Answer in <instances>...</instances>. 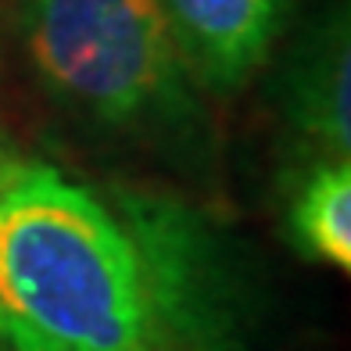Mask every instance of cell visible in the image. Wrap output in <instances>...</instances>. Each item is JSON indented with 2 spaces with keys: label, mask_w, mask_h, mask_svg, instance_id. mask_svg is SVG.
Wrapping results in <instances>:
<instances>
[{
  "label": "cell",
  "mask_w": 351,
  "mask_h": 351,
  "mask_svg": "<svg viewBox=\"0 0 351 351\" xmlns=\"http://www.w3.org/2000/svg\"><path fill=\"white\" fill-rule=\"evenodd\" d=\"M0 351H172L162 258L130 197L0 165Z\"/></svg>",
  "instance_id": "6da1fadb"
},
{
  "label": "cell",
  "mask_w": 351,
  "mask_h": 351,
  "mask_svg": "<svg viewBox=\"0 0 351 351\" xmlns=\"http://www.w3.org/2000/svg\"><path fill=\"white\" fill-rule=\"evenodd\" d=\"M40 90L104 136L197 147L204 108L162 0H14Z\"/></svg>",
  "instance_id": "7a4b0ae2"
},
{
  "label": "cell",
  "mask_w": 351,
  "mask_h": 351,
  "mask_svg": "<svg viewBox=\"0 0 351 351\" xmlns=\"http://www.w3.org/2000/svg\"><path fill=\"white\" fill-rule=\"evenodd\" d=\"M351 33L348 0L326 8L301 25L276 72V111L294 147L308 162L348 158L351 151Z\"/></svg>",
  "instance_id": "3957f363"
},
{
  "label": "cell",
  "mask_w": 351,
  "mask_h": 351,
  "mask_svg": "<svg viewBox=\"0 0 351 351\" xmlns=\"http://www.w3.org/2000/svg\"><path fill=\"white\" fill-rule=\"evenodd\" d=\"M162 8L197 90L230 97L269 65L298 0H162Z\"/></svg>",
  "instance_id": "277c9868"
},
{
  "label": "cell",
  "mask_w": 351,
  "mask_h": 351,
  "mask_svg": "<svg viewBox=\"0 0 351 351\" xmlns=\"http://www.w3.org/2000/svg\"><path fill=\"white\" fill-rule=\"evenodd\" d=\"M287 237L308 262L351 269V162H308L287 201Z\"/></svg>",
  "instance_id": "5b68a950"
},
{
  "label": "cell",
  "mask_w": 351,
  "mask_h": 351,
  "mask_svg": "<svg viewBox=\"0 0 351 351\" xmlns=\"http://www.w3.org/2000/svg\"><path fill=\"white\" fill-rule=\"evenodd\" d=\"M8 162H11V154H8L4 147H0V165H8Z\"/></svg>",
  "instance_id": "8992f818"
}]
</instances>
